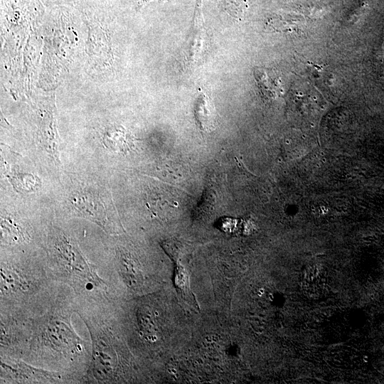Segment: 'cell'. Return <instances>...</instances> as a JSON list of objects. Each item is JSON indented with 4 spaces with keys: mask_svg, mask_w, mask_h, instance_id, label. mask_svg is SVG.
<instances>
[{
    "mask_svg": "<svg viewBox=\"0 0 384 384\" xmlns=\"http://www.w3.org/2000/svg\"><path fill=\"white\" fill-rule=\"evenodd\" d=\"M76 298L60 284L46 307L31 316L29 339L23 360L65 375L71 383H82L91 357V345L72 324Z\"/></svg>",
    "mask_w": 384,
    "mask_h": 384,
    "instance_id": "obj_1",
    "label": "cell"
},
{
    "mask_svg": "<svg viewBox=\"0 0 384 384\" xmlns=\"http://www.w3.org/2000/svg\"><path fill=\"white\" fill-rule=\"evenodd\" d=\"M47 252L49 272L74 293L77 303L115 300L108 268L90 260L73 237L53 228L48 235Z\"/></svg>",
    "mask_w": 384,
    "mask_h": 384,
    "instance_id": "obj_2",
    "label": "cell"
},
{
    "mask_svg": "<svg viewBox=\"0 0 384 384\" xmlns=\"http://www.w3.org/2000/svg\"><path fill=\"white\" fill-rule=\"evenodd\" d=\"M114 300L76 303L91 339V357L82 383H118L124 380V358Z\"/></svg>",
    "mask_w": 384,
    "mask_h": 384,
    "instance_id": "obj_3",
    "label": "cell"
},
{
    "mask_svg": "<svg viewBox=\"0 0 384 384\" xmlns=\"http://www.w3.org/2000/svg\"><path fill=\"white\" fill-rule=\"evenodd\" d=\"M1 311L33 316L43 311L60 287L46 263L1 259Z\"/></svg>",
    "mask_w": 384,
    "mask_h": 384,
    "instance_id": "obj_4",
    "label": "cell"
},
{
    "mask_svg": "<svg viewBox=\"0 0 384 384\" xmlns=\"http://www.w3.org/2000/svg\"><path fill=\"white\" fill-rule=\"evenodd\" d=\"M1 383H71L63 374L33 366L23 359L1 356Z\"/></svg>",
    "mask_w": 384,
    "mask_h": 384,
    "instance_id": "obj_5",
    "label": "cell"
},
{
    "mask_svg": "<svg viewBox=\"0 0 384 384\" xmlns=\"http://www.w3.org/2000/svg\"><path fill=\"white\" fill-rule=\"evenodd\" d=\"M73 205L87 219L95 222L109 234L116 233L118 222L110 200L99 192L83 191L75 194Z\"/></svg>",
    "mask_w": 384,
    "mask_h": 384,
    "instance_id": "obj_6",
    "label": "cell"
},
{
    "mask_svg": "<svg viewBox=\"0 0 384 384\" xmlns=\"http://www.w3.org/2000/svg\"><path fill=\"white\" fill-rule=\"evenodd\" d=\"M164 251L174 263V284L180 297L199 311V305L190 286L189 273L182 264L186 255V246L177 240H166L160 242Z\"/></svg>",
    "mask_w": 384,
    "mask_h": 384,
    "instance_id": "obj_7",
    "label": "cell"
},
{
    "mask_svg": "<svg viewBox=\"0 0 384 384\" xmlns=\"http://www.w3.org/2000/svg\"><path fill=\"white\" fill-rule=\"evenodd\" d=\"M194 114L199 127L206 132H210L215 128L216 112L209 97L201 92L195 105Z\"/></svg>",
    "mask_w": 384,
    "mask_h": 384,
    "instance_id": "obj_8",
    "label": "cell"
},
{
    "mask_svg": "<svg viewBox=\"0 0 384 384\" xmlns=\"http://www.w3.org/2000/svg\"><path fill=\"white\" fill-rule=\"evenodd\" d=\"M205 35L202 21L197 19L186 41L185 48L186 58L189 63H198L202 59L205 48Z\"/></svg>",
    "mask_w": 384,
    "mask_h": 384,
    "instance_id": "obj_9",
    "label": "cell"
},
{
    "mask_svg": "<svg viewBox=\"0 0 384 384\" xmlns=\"http://www.w3.org/2000/svg\"><path fill=\"white\" fill-rule=\"evenodd\" d=\"M104 140L107 148L120 153L127 152L133 145L132 137L124 130L109 132Z\"/></svg>",
    "mask_w": 384,
    "mask_h": 384,
    "instance_id": "obj_10",
    "label": "cell"
},
{
    "mask_svg": "<svg viewBox=\"0 0 384 384\" xmlns=\"http://www.w3.org/2000/svg\"><path fill=\"white\" fill-rule=\"evenodd\" d=\"M254 75L263 94L271 97L276 96L277 92H276V90H277L276 84L270 78L266 70L255 68L254 69Z\"/></svg>",
    "mask_w": 384,
    "mask_h": 384,
    "instance_id": "obj_11",
    "label": "cell"
}]
</instances>
